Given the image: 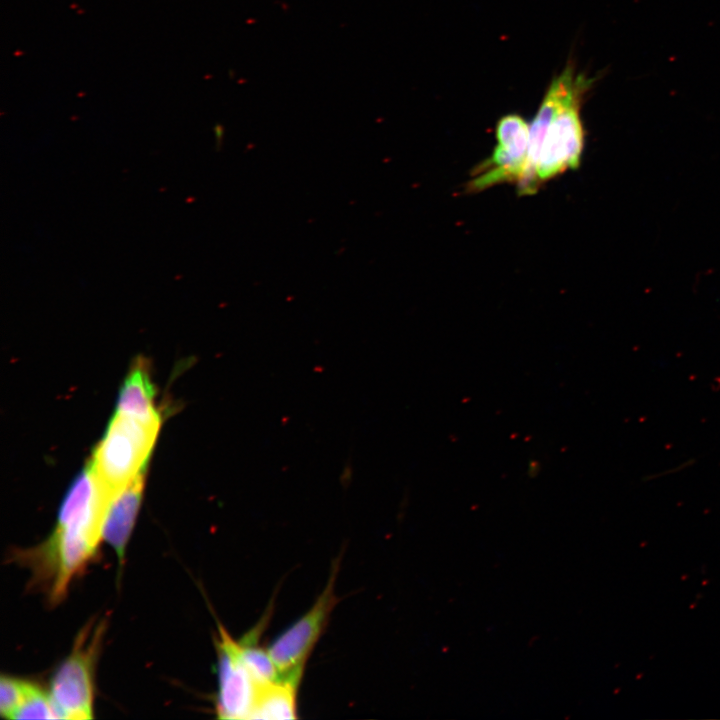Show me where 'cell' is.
<instances>
[{
  "label": "cell",
  "mask_w": 720,
  "mask_h": 720,
  "mask_svg": "<svg viewBox=\"0 0 720 720\" xmlns=\"http://www.w3.org/2000/svg\"><path fill=\"white\" fill-rule=\"evenodd\" d=\"M148 368L144 359L134 362L120 388L116 413L161 426V414L155 404L156 391Z\"/></svg>",
  "instance_id": "cell-9"
},
{
  "label": "cell",
  "mask_w": 720,
  "mask_h": 720,
  "mask_svg": "<svg viewBox=\"0 0 720 720\" xmlns=\"http://www.w3.org/2000/svg\"><path fill=\"white\" fill-rule=\"evenodd\" d=\"M303 674L280 676L259 686L249 719L297 718V691Z\"/></svg>",
  "instance_id": "cell-11"
},
{
  "label": "cell",
  "mask_w": 720,
  "mask_h": 720,
  "mask_svg": "<svg viewBox=\"0 0 720 720\" xmlns=\"http://www.w3.org/2000/svg\"><path fill=\"white\" fill-rule=\"evenodd\" d=\"M218 655V693L216 712L222 719H249L259 685L249 673L241 652V642L219 625L216 639Z\"/></svg>",
  "instance_id": "cell-7"
},
{
  "label": "cell",
  "mask_w": 720,
  "mask_h": 720,
  "mask_svg": "<svg viewBox=\"0 0 720 720\" xmlns=\"http://www.w3.org/2000/svg\"><path fill=\"white\" fill-rule=\"evenodd\" d=\"M591 83L590 79L576 77L573 70L567 67L563 73L553 80L548 88L539 110L530 125L527 164L522 181L518 184L520 195L532 194V183L535 176L538 157L545 133L557 114L572 100L584 96Z\"/></svg>",
  "instance_id": "cell-8"
},
{
  "label": "cell",
  "mask_w": 720,
  "mask_h": 720,
  "mask_svg": "<svg viewBox=\"0 0 720 720\" xmlns=\"http://www.w3.org/2000/svg\"><path fill=\"white\" fill-rule=\"evenodd\" d=\"M144 475L121 490L110 502L102 527V539L123 560L126 544L141 504Z\"/></svg>",
  "instance_id": "cell-10"
},
{
  "label": "cell",
  "mask_w": 720,
  "mask_h": 720,
  "mask_svg": "<svg viewBox=\"0 0 720 720\" xmlns=\"http://www.w3.org/2000/svg\"><path fill=\"white\" fill-rule=\"evenodd\" d=\"M259 632L257 631L255 636ZM247 637L241 642V652L244 663L255 682L261 686L278 679L281 675L268 651L258 646Z\"/></svg>",
  "instance_id": "cell-12"
},
{
  "label": "cell",
  "mask_w": 720,
  "mask_h": 720,
  "mask_svg": "<svg viewBox=\"0 0 720 720\" xmlns=\"http://www.w3.org/2000/svg\"><path fill=\"white\" fill-rule=\"evenodd\" d=\"M583 96L566 105L549 125L540 149L532 194L546 181L576 169L584 148V128L580 117Z\"/></svg>",
  "instance_id": "cell-6"
},
{
  "label": "cell",
  "mask_w": 720,
  "mask_h": 720,
  "mask_svg": "<svg viewBox=\"0 0 720 720\" xmlns=\"http://www.w3.org/2000/svg\"><path fill=\"white\" fill-rule=\"evenodd\" d=\"M352 472H353V471H352L351 465H350V464H347V465L344 467L343 473H342V475H341V482H342L343 484H347V483L350 481V479H351V477H352Z\"/></svg>",
  "instance_id": "cell-15"
},
{
  "label": "cell",
  "mask_w": 720,
  "mask_h": 720,
  "mask_svg": "<svg viewBox=\"0 0 720 720\" xmlns=\"http://www.w3.org/2000/svg\"><path fill=\"white\" fill-rule=\"evenodd\" d=\"M530 127L518 114L502 117L496 125L495 147L490 158L476 167L468 192H480L502 183L519 184L525 174Z\"/></svg>",
  "instance_id": "cell-5"
},
{
  "label": "cell",
  "mask_w": 720,
  "mask_h": 720,
  "mask_svg": "<svg viewBox=\"0 0 720 720\" xmlns=\"http://www.w3.org/2000/svg\"><path fill=\"white\" fill-rule=\"evenodd\" d=\"M109 504L88 463L68 490L51 535L15 553V560L31 570L32 584L46 593L49 602H60L73 578L93 558Z\"/></svg>",
  "instance_id": "cell-1"
},
{
  "label": "cell",
  "mask_w": 720,
  "mask_h": 720,
  "mask_svg": "<svg viewBox=\"0 0 720 720\" xmlns=\"http://www.w3.org/2000/svg\"><path fill=\"white\" fill-rule=\"evenodd\" d=\"M12 719H59L49 693L32 685Z\"/></svg>",
  "instance_id": "cell-13"
},
{
  "label": "cell",
  "mask_w": 720,
  "mask_h": 720,
  "mask_svg": "<svg viewBox=\"0 0 720 720\" xmlns=\"http://www.w3.org/2000/svg\"><path fill=\"white\" fill-rule=\"evenodd\" d=\"M33 683L2 676L0 679V712L5 718L12 719L26 698Z\"/></svg>",
  "instance_id": "cell-14"
},
{
  "label": "cell",
  "mask_w": 720,
  "mask_h": 720,
  "mask_svg": "<svg viewBox=\"0 0 720 720\" xmlns=\"http://www.w3.org/2000/svg\"><path fill=\"white\" fill-rule=\"evenodd\" d=\"M104 624L89 623L80 631L71 653L52 677L49 694L59 719L93 718V672Z\"/></svg>",
  "instance_id": "cell-3"
},
{
  "label": "cell",
  "mask_w": 720,
  "mask_h": 720,
  "mask_svg": "<svg viewBox=\"0 0 720 720\" xmlns=\"http://www.w3.org/2000/svg\"><path fill=\"white\" fill-rule=\"evenodd\" d=\"M159 429L117 413L113 416L89 462L110 501L144 475Z\"/></svg>",
  "instance_id": "cell-2"
},
{
  "label": "cell",
  "mask_w": 720,
  "mask_h": 720,
  "mask_svg": "<svg viewBox=\"0 0 720 720\" xmlns=\"http://www.w3.org/2000/svg\"><path fill=\"white\" fill-rule=\"evenodd\" d=\"M338 570L339 561L335 562L325 588L311 608L283 631L268 647L281 676L303 674L305 664L325 631L331 613L338 602L335 593Z\"/></svg>",
  "instance_id": "cell-4"
}]
</instances>
